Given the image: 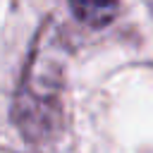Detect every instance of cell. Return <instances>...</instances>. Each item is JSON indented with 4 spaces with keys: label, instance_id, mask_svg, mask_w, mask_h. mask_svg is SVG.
Returning <instances> with one entry per match:
<instances>
[{
    "label": "cell",
    "instance_id": "1",
    "mask_svg": "<svg viewBox=\"0 0 153 153\" xmlns=\"http://www.w3.org/2000/svg\"><path fill=\"white\" fill-rule=\"evenodd\" d=\"M62 86H65V50L60 33L45 24L36 36L29 65L17 88L12 117L22 134L31 141H45L62 124Z\"/></svg>",
    "mask_w": 153,
    "mask_h": 153
},
{
    "label": "cell",
    "instance_id": "2",
    "mask_svg": "<svg viewBox=\"0 0 153 153\" xmlns=\"http://www.w3.org/2000/svg\"><path fill=\"white\" fill-rule=\"evenodd\" d=\"M69 10L84 26L103 29L117 17L120 0H69Z\"/></svg>",
    "mask_w": 153,
    "mask_h": 153
}]
</instances>
